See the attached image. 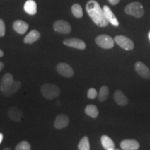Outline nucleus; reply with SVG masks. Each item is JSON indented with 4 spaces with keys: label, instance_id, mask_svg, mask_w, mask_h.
I'll return each instance as SVG.
<instances>
[{
    "label": "nucleus",
    "instance_id": "obj_1",
    "mask_svg": "<svg viewBox=\"0 0 150 150\" xmlns=\"http://www.w3.org/2000/svg\"><path fill=\"white\" fill-rule=\"evenodd\" d=\"M86 10L93 22L99 27H107L109 22L105 17L103 8L95 0H90L86 4Z\"/></svg>",
    "mask_w": 150,
    "mask_h": 150
},
{
    "label": "nucleus",
    "instance_id": "obj_2",
    "mask_svg": "<svg viewBox=\"0 0 150 150\" xmlns=\"http://www.w3.org/2000/svg\"><path fill=\"white\" fill-rule=\"evenodd\" d=\"M41 93L46 99L52 100L59 96L61 94V90L54 84L45 83L41 87Z\"/></svg>",
    "mask_w": 150,
    "mask_h": 150
},
{
    "label": "nucleus",
    "instance_id": "obj_3",
    "mask_svg": "<svg viewBox=\"0 0 150 150\" xmlns=\"http://www.w3.org/2000/svg\"><path fill=\"white\" fill-rule=\"evenodd\" d=\"M125 13L129 16H134L136 18H140L144 16L145 10L143 6L138 1L129 4L125 8Z\"/></svg>",
    "mask_w": 150,
    "mask_h": 150
},
{
    "label": "nucleus",
    "instance_id": "obj_4",
    "mask_svg": "<svg viewBox=\"0 0 150 150\" xmlns=\"http://www.w3.org/2000/svg\"><path fill=\"white\" fill-rule=\"evenodd\" d=\"M95 42L103 49H111L114 47L115 40L110 35L102 34L99 35L95 38Z\"/></svg>",
    "mask_w": 150,
    "mask_h": 150
},
{
    "label": "nucleus",
    "instance_id": "obj_5",
    "mask_svg": "<svg viewBox=\"0 0 150 150\" xmlns=\"http://www.w3.org/2000/svg\"><path fill=\"white\" fill-rule=\"evenodd\" d=\"M114 40L121 48L127 51H130L134 48V42L128 37L125 36V35H116L114 38Z\"/></svg>",
    "mask_w": 150,
    "mask_h": 150
},
{
    "label": "nucleus",
    "instance_id": "obj_6",
    "mask_svg": "<svg viewBox=\"0 0 150 150\" xmlns=\"http://www.w3.org/2000/svg\"><path fill=\"white\" fill-rule=\"evenodd\" d=\"M54 29L56 32L62 33V34H67L72 31V27L70 24L67 21L60 20H57L54 23Z\"/></svg>",
    "mask_w": 150,
    "mask_h": 150
},
{
    "label": "nucleus",
    "instance_id": "obj_7",
    "mask_svg": "<svg viewBox=\"0 0 150 150\" xmlns=\"http://www.w3.org/2000/svg\"><path fill=\"white\" fill-rule=\"evenodd\" d=\"M13 76L11 73H6L2 76L0 82V91L2 93L10 89L14 82Z\"/></svg>",
    "mask_w": 150,
    "mask_h": 150
},
{
    "label": "nucleus",
    "instance_id": "obj_8",
    "mask_svg": "<svg viewBox=\"0 0 150 150\" xmlns=\"http://www.w3.org/2000/svg\"><path fill=\"white\" fill-rule=\"evenodd\" d=\"M56 70L61 76L70 78L74 75V70L70 65L66 63H60L56 66Z\"/></svg>",
    "mask_w": 150,
    "mask_h": 150
},
{
    "label": "nucleus",
    "instance_id": "obj_9",
    "mask_svg": "<svg viewBox=\"0 0 150 150\" xmlns=\"http://www.w3.org/2000/svg\"><path fill=\"white\" fill-rule=\"evenodd\" d=\"M63 44L67 47H70L78 49V50H85L86 48L85 42L81 40V39L76 38L65 39V40H63Z\"/></svg>",
    "mask_w": 150,
    "mask_h": 150
},
{
    "label": "nucleus",
    "instance_id": "obj_10",
    "mask_svg": "<svg viewBox=\"0 0 150 150\" xmlns=\"http://www.w3.org/2000/svg\"><path fill=\"white\" fill-rule=\"evenodd\" d=\"M135 70L140 76L144 79L150 78V70L147 65L140 61L136 62L135 64Z\"/></svg>",
    "mask_w": 150,
    "mask_h": 150
},
{
    "label": "nucleus",
    "instance_id": "obj_11",
    "mask_svg": "<svg viewBox=\"0 0 150 150\" xmlns=\"http://www.w3.org/2000/svg\"><path fill=\"white\" fill-rule=\"evenodd\" d=\"M70 123V119L66 115L60 114L56 117L54 121V127L57 129H63L67 127Z\"/></svg>",
    "mask_w": 150,
    "mask_h": 150
},
{
    "label": "nucleus",
    "instance_id": "obj_12",
    "mask_svg": "<svg viewBox=\"0 0 150 150\" xmlns=\"http://www.w3.org/2000/svg\"><path fill=\"white\" fill-rule=\"evenodd\" d=\"M120 147L124 150H137L140 148V143L136 140L126 139L120 142Z\"/></svg>",
    "mask_w": 150,
    "mask_h": 150
},
{
    "label": "nucleus",
    "instance_id": "obj_13",
    "mask_svg": "<svg viewBox=\"0 0 150 150\" xmlns=\"http://www.w3.org/2000/svg\"><path fill=\"white\" fill-rule=\"evenodd\" d=\"M103 11H104L105 17H106V20H108V22L112 24L114 27H118L119 26V22H118L117 19L115 16L112 11H111L108 6L105 5L103 7Z\"/></svg>",
    "mask_w": 150,
    "mask_h": 150
},
{
    "label": "nucleus",
    "instance_id": "obj_14",
    "mask_svg": "<svg viewBox=\"0 0 150 150\" xmlns=\"http://www.w3.org/2000/svg\"><path fill=\"white\" fill-rule=\"evenodd\" d=\"M14 31L19 34H24L29 29V24L21 20H16L13 24Z\"/></svg>",
    "mask_w": 150,
    "mask_h": 150
},
{
    "label": "nucleus",
    "instance_id": "obj_15",
    "mask_svg": "<svg viewBox=\"0 0 150 150\" xmlns=\"http://www.w3.org/2000/svg\"><path fill=\"white\" fill-rule=\"evenodd\" d=\"M8 114L10 119L15 122H20L23 117L21 109L17 106H11L8 109Z\"/></svg>",
    "mask_w": 150,
    "mask_h": 150
},
{
    "label": "nucleus",
    "instance_id": "obj_16",
    "mask_svg": "<svg viewBox=\"0 0 150 150\" xmlns=\"http://www.w3.org/2000/svg\"><path fill=\"white\" fill-rule=\"evenodd\" d=\"M113 99L115 102L119 105V106H123L128 104L129 100L126 95L123 93L122 91L117 90L113 94Z\"/></svg>",
    "mask_w": 150,
    "mask_h": 150
},
{
    "label": "nucleus",
    "instance_id": "obj_17",
    "mask_svg": "<svg viewBox=\"0 0 150 150\" xmlns=\"http://www.w3.org/2000/svg\"><path fill=\"white\" fill-rule=\"evenodd\" d=\"M40 38V33L37 30H32L24 38V42L26 44H33Z\"/></svg>",
    "mask_w": 150,
    "mask_h": 150
},
{
    "label": "nucleus",
    "instance_id": "obj_18",
    "mask_svg": "<svg viewBox=\"0 0 150 150\" xmlns=\"http://www.w3.org/2000/svg\"><path fill=\"white\" fill-rule=\"evenodd\" d=\"M24 10L27 14L34 16L37 13V4L33 0H27L24 5Z\"/></svg>",
    "mask_w": 150,
    "mask_h": 150
},
{
    "label": "nucleus",
    "instance_id": "obj_19",
    "mask_svg": "<svg viewBox=\"0 0 150 150\" xmlns=\"http://www.w3.org/2000/svg\"><path fill=\"white\" fill-rule=\"evenodd\" d=\"M101 143L102 147L106 150H114L115 148V143L109 136L106 135H103L101 137Z\"/></svg>",
    "mask_w": 150,
    "mask_h": 150
},
{
    "label": "nucleus",
    "instance_id": "obj_20",
    "mask_svg": "<svg viewBox=\"0 0 150 150\" xmlns=\"http://www.w3.org/2000/svg\"><path fill=\"white\" fill-rule=\"evenodd\" d=\"M21 86H22L21 82L19 81L15 80L13 83L12 86H11V87L10 88V89H9L8 91H7L6 92H5V93H2V94L4 95L5 97L12 96L13 95H14L15 93H16L17 92H18L19 90L20 89V88H21Z\"/></svg>",
    "mask_w": 150,
    "mask_h": 150
},
{
    "label": "nucleus",
    "instance_id": "obj_21",
    "mask_svg": "<svg viewBox=\"0 0 150 150\" xmlns=\"http://www.w3.org/2000/svg\"><path fill=\"white\" fill-rule=\"evenodd\" d=\"M85 112L87 115L92 118H97L99 115L98 108L96 106L93 104H89L86 106L85 108Z\"/></svg>",
    "mask_w": 150,
    "mask_h": 150
},
{
    "label": "nucleus",
    "instance_id": "obj_22",
    "mask_svg": "<svg viewBox=\"0 0 150 150\" xmlns=\"http://www.w3.org/2000/svg\"><path fill=\"white\" fill-rule=\"evenodd\" d=\"M109 95V89L106 86H103L99 90L98 94V99L99 102H104L106 100Z\"/></svg>",
    "mask_w": 150,
    "mask_h": 150
},
{
    "label": "nucleus",
    "instance_id": "obj_23",
    "mask_svg": "<svg viewBox=\"0 0 150 150\" xmlns=\"http://www.w3.org/2000/svg\"><path fill=\"white\" fill-rule=\"evenodd\" d=\"M71 10H72L73 16L76 18H81L83 17V9H82V7L81 6V5L79 4H73L72 8H71Z\"/></svg>",
    "mask_w": 150,
    "mask_h": 150
},
{
    "label": "nucleus",
    "instance_id": "obj_24",
    "mask_svg": "<svg viewBox=\"0 0 150 150\" xmlns=\"http://www.w3.org/2000/svg\"><path fill=\"white\" fill-rule=\"evenodd\" d=\"M78 149L79 150H89L91 149L89 139L87 136H84L81 138L78 145Z\"/></svg>",
    "mask_w": 150,
    "mask_h": 150
},
{
    "label": "nucleus",
    "instance_id": "obj_25",
    "mask_svg": "<svg viewBox=\"0 0 150 150\" xmlns=\"http://www.w3.org/2000/svg\"><path fill=\"white\" fill-rule=\"evenodd\" d=\"M31 145L26 140H23L19 142L18 145H16V150H30L31 149Z\"/></svg>",
    "mask_w": 150,
    "mask_h": 150
},
{
    "label": "nucleus",
    "instance_id": "obj_26",
    "mask_svg": "<svg viewBox=\"0 0 150 150\" xmlns=\"http://www.w3.org/2000/svg\"><path fill=\"white\" fill-rule=\"evenodd\" d=\"M87 95H88V99H95L97 97L98 94H97V92L96 90L93 88H90L88 91Z\"/></svg>",
    "mask_w": 150,
    "mask_h": 150
},
{
    "label": "nucleus",
    "instance_id": "obj_27",
    "mask_svg": "<svg viewBox=\"0 0 150 150\" xmlns=\"http://www.w3.org/2000/svg\"><path fill=\"white\" fill-rule=\"evenodd\" d=\"M6 26L3 20L0 18V37H3L5 35Z\"/></svg>",
    "mask_w": 150,
    "mask_h": 150
},
{
    "label": "nucleus",
    "instance_id": "obj_28",
    "mask_svg": "<svg viewBox=\"0 0 150 150\" xmlns=\"http://www.w3.org/2000/svg\"><path fill=\"white\" fill-rule=\"evenodd\" d=\"M108 2L110 4L116 5L120 2V0H108Z\"/></svg>",
    "mask_w": 150,
    "mask_h": 150
},
{
    "label": "nucleus",
    "instance_id": "obj_29",
    "mask_svg": "<svg viewBox=\"0 0 150 150\" xmlns=\"http://www.w3.org/2000/svg\"><path fill=\"white\" fill-rule=\"evenodd\" d=\"M4 67V64L2 62L0 61V72H1V71L3 70Z\"/></svg>",
    "mask_w": 150,
    "mask_h": 150
},
{
    "label": "nucleus",
    "instance_id": "obj_30",
    "mask_svg": "<svg viewBox=\"0 0 150 150\" xmlns=\"http://www.w3.org/2000/svg\"><path fill=\"white\" fill-rule=\"evenodd\" d=\"M3 138H4V135L1 134V133H0V144H1V142H2Z\"/></svg>",
    "mask_w": 150,
    "mask_h": 150
},
{
    "label": "nucleus",
    "instance_id": "obj_31",
    "mask_svg": "<svg viewBox=\"0 0 150 150\" xmlns=\"http://www.w3.org/2000/svg\"><path fill=\"white\" fill-rule=\"evenodd\" d=\"M4 55V53L1 50H0V57H2V56Z\"/></svg>",
    "mask_w": 150,
    "mask_h": 150
},
{
    "label": "nucleus",
    "instance_id": "obj_32",
    "mask_svg": "<svg viewBox=\"0 0 150 150\" xmlns=\"http://www.w3.org/2000/svg\"><path fill=\"white\" fill-rule=\"evenodd\" d=\"M148 37H149V40H150V31H149V33H148Z\"/></svg>",
    "mask_w": 150,
    "mask_h": 150
},
{
    "label": "nucleus",
    "instance_id": "obj_33",
    "mask_svg": "<svg viewBox=\"0 0 150 150\" xmlns=\"http://www.w3.org/2000/svg\"><path fill=\"white\" fill-rule=\"evenodd\" d=\"M4 150H7V149H9V150H11V148H4Z\"/></svg>",
    "mask_w": 150,
    "mask_h": 150
}]
</instances>
